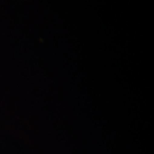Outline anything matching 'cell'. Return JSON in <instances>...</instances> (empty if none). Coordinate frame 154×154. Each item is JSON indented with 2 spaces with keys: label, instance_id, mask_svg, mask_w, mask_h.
<instances>
[]
</instances>
